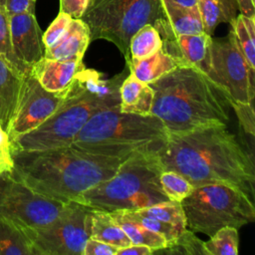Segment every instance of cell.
<instances>
[{"mask_svg":"<svg viewBox=\"0 0 255 255\" xmlns=\"http://www.w3.org/2000/svg\"><path fill=\"white\" fill-rule=\"evenodd\" d=\"M10 33L13 52L18 61L30 70L44 57L43 33L34 12H23L10 16Z\"/></svg>","mask_w":255,"mask_h":255,"instance_id":"14","label":"cell"},{"mask_svg":"<svg viewBox=\"0 0 255 255\" xmlns=\"http://www.w3.org/2000/svg\"><path fill=\"white\" fill-rule=\"evenodd\" d=\"M254 71L239 50L231 30L225 38H212L206 76L224 92L229 104L253 102Z\"/></svg>","mask_w":255,"mask_h":255,"instance_id":"11","label":"cell"},{"mask_svg":"<svg viewBox=\"0 0 255 255\" xmlns=\"http://www.w3.org/2000/svg\"><path fill=\"white\" fill-rule=\"evenodd\" d=\"M90 237L119 248L131 244L129 238L115 221L110 212L94 208L91 213Z\"/></svg>","mask_w":255,"mask_h":255,"instance_id":"22","label":"cell"},{"mask_svg":"<svg viewBox=\"0 0 255 255\" xmlns=\"http://www.w3.org/2000/svg\"><path fill=\"white\" fill-rule=\"evenodd\" d=\"M110 213L129 238L131 244L146 245L153 250V253L167 246V242L162 236L145 228L128 210H115Z\"/></svg>","mask_w":255,"mask_h":255,"instance_id":"21","label":"cell"},{"mask_svg":"<svg viewBox=\"0 0 255 255\" xmlns=\"http://www.w3.org/2000/svg\"><path fill=\"white\" fill-rule=\"evenodd\" d=\"M196 6L201 16L204 32L208 35H212L220 23H229L236 17L235 0H196Z\"/></svg>","mask_w":255,"mask_h":255,"instance_id":"24","label":"cell"},{"mask_svg":"<svg viewBox=\"0 0 255 255\" xmlns=\"http://www.w3.org/2000/svg\"><path fill=\"white\" fill-rule=\"evenodd\" d=\"M78 76L64 90L50 92L34 77L31 69L22 75L17 103L7 132L11 141L39 127L51 117L73 94Z\"/></svg>","mask_w":255,"mask_h":255,"instance_id":"12","label":"cell"},{"mask_svg":"<svg viewBox=\"0 0 255 255\" xmlns=\"http://www.w3.org/2000/svg\"><path fill=\"white\" fill-rule=\"evenodd\" d=\"M181 5H185V6H194L196 5V0H173Z\"/></svg>","mask_w":255,"mask_h":255,"instance_id":"40","label":"cell"},{"mask_svg":"<svg viewBox=\"0 0 255 255\" xmlns=\"http://www.w3.org/2000/svg\"><path fill=\"white\" fill-rule=\"evenodd\" d=\"M0 255H34L26 229L1 215Z\"/></svg>","mask_w":255,"mask_h":255,"instance_id":"23","label":"cell"},{"mask_svg":"<svg viewBox=\"0 0 255 255\" xmlns=\"http://www.w3.org/2000/svg\"><path fill=\"white\" fill-rule=\"evenodd\" d=\"M180 204L186 227L194 233L207 236L224 226L240 228L255 220L253 198L227 184L195 186Z\"/></svg>","mask_w":255,"mask_h":255,"instance_id":"8","label":"cell"},{"mask_svg":"<svg viewBox=\"0 0 255 255\" xmlns=\"http://www.w3.org/2000/svg\"><path fill=\"white\" fill-rule=\"evenodd\" d=\"M161 145L129 155L111 178L85 191L77 201L112 212L135 210L168 200L159 181L163 166L157 151Z\"/></svg>","mask_w":255,"mask_h":255,"instance_id":"5","label":"cell"},{"mask_svg":"<svg viewBox=\"0 0 255 255\" xmlns=\"http://www.w3.org/2000/svg\"><path fill=\"white\" fill-rule=\"evenodd\" d=\"M119 249L115 245L90 237L86 241L83 255H117Z\"/></svg>","mask_w":255,"mask_h":255,"instance_id":"35","label":"cell"},{"mask_svg":"<svg viewBox=\"0 0 255 255\" xmlns=\"http://www.w3.org/2000/svg\"><path fill=\"white\" fill-rule=\"evenodd\" d=\"M0 56L4 58L12 67L19 73L25 74L29 70L18 61L16 58L11 42L10 33V16L8 15L5 7L0 4Z\"/></svg>","mask_w":255,"mask_h":255,"instance_id":"30","label":"cell"},{"mask_svg":"<svg viewBox=\"0 0 255 255\" xmlns=\"http://www.w3.org/2000/svg\"><path fill=\"white\" fill-rule=\"evenodd\" d=\"M34 1H36V0H34Z\"/></svg>","mask_w":255,"mask_h":255,"instance_id":"41","label":"cell"},{"mask_svg":"<svg viewBox=\"0 0 255 255\" xmlns=\"http://www.w3.org/2000/svg\"><path fill=\"white\" fill-rule=\"evenodd\" d=\"M66 203L35 191L12 171L0 173V215L26 229L48 225Z\"/></svg>","mask_w":255,"mask_h":255,"instance_id":"10","label":"cell"},{"mask_svg":"<svg viewBox=\"0 0 255 255\" xmlns=\"http://www.w3.org/2000/svg\"><path fill=\"white\" fill-rule=\"evenodd\" d=\"M128 156L88 152L72 144L43 150L13 149V174L35 191L62 202L75 200L111 178Z\"/></svg>","mask_w":255,"mask_h":255,"instance_id":"2","label":"cell"},{"mask_svg":"<svg viewBox=\"0 0 255 255\" xmlns=\"http://www.w3.org/2000/svg\"><path fill=\"white\" fill-rule=\"evenodd\" d=\"M9 16L20 14L23 12H34V0H0Z\"/></svg>","mask_w":255,"mask_h":255,"instance_id":"37","label":"cell"},{"mask_svg":"<svg viewBox=\"0 0 255 255\" xmlns=\"http://www.w3.org/2000/svg\"><path fill=\"white\" fill-rule=\"evenodd\" d=\"M229 23L239 50L250 68L255 70V18L239 14Z\"/></svg>","mask_w":255,"mask_h":255,"instance_id":"25","label":"cell"},{"mask_svg":"<svg viewBox=\"0 0 255 255\" xmlns=\"http://www.w3.org/2000/svg\"><path fill=\"white\" fill-rule=\"evenodd\" d=\"M168 27L174 36L204 32L203 23L196 5L185 6L173 0H161Z\"/></svg>","mask_w":255,"mask_h":255,"instance_id":"18","label":"cell"},{"mask_svg":"<svg viewBox=\"0 0 255 255\" xmlns=\"http://www.w3.org/2000/svg\"><path fill=\"white\" fill-rule=\"evenodd\" d=\"M230 107L234 110L238 122L244 131L251 136L255 134V117L253 102L241 103V102H231Z\"/></svg>","mask_w":255,"mask_h":255,"instance_id":"33","label":"cell"},{"mask_svg":"<svg viewBox=\"0 0 255 255\" xmlns=\"http://www.w3.org/2000/svg\"><path fill=\"white\" fill-rule=\"evenodd\" d=\"M89 0H60V12H64L73 19H80L87 9Z\"/></svg>","mask_w":255,"mask_h":255,"instance_id":"36","label":"cell"},{"mask_svg":"<svg viewBox=\"0 0 255 255\" xmlns=\"http://www.w3.org/2000/svg\"><path fill=\"white\" fill-rule=\"evenodd\" d=\"M157 152L163 170L180 173L194 187L222 183L254 198L255 168L252 156L226 128V125L167 132Z\"/></svg>","mask_w":255,"mask_h":255,"instance_id":"1","label":"cell"},{"mask_svg":"<svg viewBox=\"0 0 255 255\" xmlns=\"http://www.w3.org/2000/svg\"><path fill=\"white\" fill-rule=\"evenodd\" d=\"M238 9L240 10V14L255 18V0H235Z\"/></svg>","mask_w":255,"mask_h":255,"instance_id":"39","label":"cell"},{"mask_svg":"<svg viewBox=\"0 0 255 255\" xmlns=\"http://www.w3.org/2000/svg\"><path fill=\"white\" fill-rule=\"evenodd\" d=\"M162 47V39L157 29L146 24L138 29L129 42L130 60H140L151 56Z\"/></svg>","mask_w":255,"mask_h":255,"instance_id":"27","label":"cell"},{"mask_svg":"<svg viewBox=\"0 0 255 255\" xmlns=\"http://www.w3.org/2000/svg\"><path fill=\"white\" fill-rule=\"evenodd\" d=\"M159 181L163 193L171 201L181 202L194 188L184 176L174 170H163L160 173Z\"/></svg>","mask_w":255,"mask_h":255,"instance_id":"29","label":"cell"},{"mask_svg":"<svg viewBox=\"0 0 255 255\" xmlns=\"http://www.w3.org/2000/svg\"><path fill=\"white\" fill-rule=\"evenodd\" d=\"M22 75L0 56V125L6 131L17 103Z\"/></svg>","mask_w":255,"mask_h":255,"instance_id":"19","label":"cell"},{"mask_svg":"<svg viewBox=\"0 0 255 255\" xmlns=\"http://www.w3.org/2000/svg\"><path fill=\"white\" fill-rule=\"evenodd\" d=\"M85 69L83 60H54L43 57L31 67L41 86L50 92L66 89Z\"/></svg>","mask_w":255,"mask_h":255,"instance_id":"15","label":"cell"},{"mask_svg":"<svg viewBox=\"0 0 255 255\" xmlns=\"http://www.w3.org/2000/svg\"><path fill=\"white\" fill-rule=\"evenodd\" d=\"M153 90L151 114L176 133L229 121V101L224 92L203 72L178 65L148 84Z\"/></svg>","mask_w":255,"mask_h":255,"instance_id":"3","label":"cell"},{"mask_svg":"<svg viewBox=\"0 0 255 255\" xmlns=\"http://www.w3.org/2000/svg\"><path fill=\"white\" fill-rule=\"evenodd\" d=\"M135 212L169 224L178 231L183 232L186 227V219L180 202L166 200L143 208L135 209Z\"/></svg>","mask_w":255,"mask_h":255,"instance_id":"26","label":"cell"},{"mask_svg":"<svg viewBox=\"0 0 255 255\" xmlns=\"http://www.w3.org/2000/svg\"><path fill=\"white\" fill-rule=\"evenodd\" d=\"M166 135L163 123L154 115L124 113L114 107L95 113L71 144L92 153L129 156L161 145Z\"/></svg>","mask_w":255,"mask_h":255,"instance_id":"6","label":"cell"},{"mask_svg":"<svg viewBox=\"0 0 255 255\" xmlns=\"http://www.w3.org/2000/svg\"><path fill=\"white\" fill-rule=\"evenodd\" d=\"M209 237L208 241L203 242V248L206 255L238 254V228L233 226H224Z\"/></svg>","mask_w":255,"mask_h":255,"instance_id":"28","label":"cell"},{"mask_svg":"<svg viewBox=\"0 0 255 255\" xmlns=\"http://www.w3.org/2000/svg\"><path fill=\"white\" fill-rule=\"evenodd\" d=\"M152 88L129 72L120 87V110L124 113L141 116L152 115Z\"/></svg>","mask_w":255,"mask_h":255,"instance_id":"17","label":"cell"},{"mask_svg":"<svg viewBox=\"0 0 255 255\" xmlns=\"http://www.w3.org/2000/svg\"><path fill=\"white\" fill-rule=\"evenodd\" d=\"M93 208L68 201L58 217L44 227L26 229L34 255H83L90 238Z\"/></svg>","mask_w":255,"mask_h":255,"instance_id":"9","label":"cell"},{"mask_svg":"<svg viewBox=\"0 0 255 255\" xmlns=\"http://www.w3.org/2000/svg\"><path fill=\"white\" fill-rule=\"evenodd\" d=\"M150 255L153 254V250L146 245L142 244H130L127 247L120 248L117 255Z\"/></svg>","mask_w":255,"mask_h":255,"instance_id":"38","label":"cell"},{"mask_svg":"<svg viewBox=\"0 0 255 255\" xmlns=\"http://www.w3.org/2000/svg\"><path fill=\"white\" fill-rule=\"evenodd\" d=\"M72 19L73 18L68 14L64 12H59L58 16L55 18V20L51 23L46 32L43 34L42 39L45 49L50 48L61 39V37L68 30Z\"/></svg>","mask_w":255,"mask_h":255,"instance_id":"32","label":"cell"},{"mask_svg":"<svg viewBox=\"0 0 255 255\" xmlns=\"http://www.w3.org/2000/svg\"><path fill=\"white\" fill-rule=\"evenodd\" d=\"M14 168L13 145L6 129L0 125V173L12 171Z\"/></svg>","mask_w":255,"mask_h":255,"instance_id":"34","label":"cell"},{"mask_svg":"<svg viewBox=\"0 0 255 255\" xmlns=\"http://www.w3.org/2000/svg\"><path fill=\"white\" fill-rule=\"evenodd\" d=\"M162 39L161 49L172 56L180 65H189L199 69L205 75L209 70L211 35L203 32L192 35L174 36L167 22L158 26Z\"/></svg>","mask_w":255,"mask_h":255,"instance_id":"13","label":"cell"},{"mask_svg":"<svg viewBox=\"0 0 255 255\" xmlns=\"http://www.w3.org/2000/svg\"><path fill=\"white\" fill-rule=\"evenodd\" d=\"M156 252H165V253H172V254H199V255H206L205 250L203 248V241L199 240L194 232L186 228L176 239V241L161 250ZM155 253V252H154Z\"/></svg>","mask_w":255,"mask_h":255,"instance_id":"31","label":"cell"},{"mask_svg":"<svg viewBox=\"0 0 255 255\" xmlns=\"http://www.w3.org/2000/svg\"><path fill=\"white\" fill-rule=\"evenodd\" d=\"M127 71L103 79L86 68L78 75L73 94L44 123L12 140L13 149L43 150L70 145L90 118L97 112L120 107V87Z\"/></svg>","mask_w":255,"mask_h":255,"instance_id":"4","label":"cell"},{"mask_svg":"<svg viewBox=\"0 0 255 255\" xmlns=\"http://www.w3.org/2000/svg\"><path fill=\"white\" fill-rule=\"evenodd\" d=\"M180 65L172 56L162 49L149 57L140 60H130L127 65L128 71L139 81L150 84Z\"/></svg>","mask_w":255,"mask_h":255,"instance_id":"20","label":"cell"},{"mask_svg":"<svg viewBox=\"0 0 255 255\" xmlns=\"http://www.w3.org/2000/svg\"><path fill=\"white\" fill-rule=\"evenodd\" d=\"M81 19L89 27L91 41L114 43L128 65L132 35L142 26H155L166 18L161 0H89Z\"/></svg>","mask_w":255,"mask_h":255,"instance_id":"7","label":"cell"},{"mask_svg":"<svg viewBox=\"0 0 255 255\" xmlns=\"http://www.w3.org/2000/svg\"><path fill=\"white\" fill-rule=\"evenodd\" d=\"M91 42L88 25L80 19H72L66 33L50 48H46L44 57L54 60H83Z\"/></svg>","mask_w":255,"mask_h":255,"instance_id":"16","label":"cell"}]
</instances>
